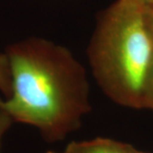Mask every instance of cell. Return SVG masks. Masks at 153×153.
Instances as JSON below:
<instances>
[{
    "label": "cell",
    "instance_id": "obj_1",
    "mask_svg": "<svg viewBox=\"0 0 153 153\" xmlns=\"http://www.w3.org/2000/svg\"><path fill=\"white\" fill-rule=\"evenodd\" d=\"M11 72L10 95L0 110L13 122L33 126L49 142L77 129L90 111L84 67L69 49L42 38H30L5 52Z\"/></svg>",
    "mask_w": 153,
    "mask_h": 153
},
{
    "label": "cell",
    "instance_id": "obj_10",
    "mask_svg": "<svg viewBox=\"0 0 153 153\" xmlns=\"http://www.w3.org/2000/svg\"><path fill=\"white\" fill-rule=\"evenodd\" d=\"M46 153H58V152H51V151H49V152H47Z\"/></svg>",
    "mask_w": 153,
    "mask_h": 153
},
{
    "label": "cell",
    "instance_id": "obj_2",
    "mask_svg": "<svg viewBox=\"0 0 153 153\" xmlns=\"http://www.w3.org/2000/svg\"><path fill=\"white\" fill-rule=\"evenodd\" d=\"M94 76L107 97L122 106L144 108V88L153 38L144 9L117 0L99 20L88 47Z\"/></svg>",
    "mask_w": 153,
    "mask_h": 153
},
{
    "label": "cell",
    "instance_id": "obj_8",
    "mask_svg": "<svg viewBox=\"0 0 153 153\" xmlns=\"http://www.w3.org/2000/svg\"><path fill=\"white\" fill-rule=\"evenodd\" d=\"M130 1L142 7L143 9L153 7V0H130Z\"/></svg>",
    "mask_w": 153,
    "mask_h": 153
},
{
    "label": "cell",
    "instance_id": "obj_3",
    "mask_svg": "<svg viewBox=\"0 0 153 153\" xmlns=\"http://www.w3.org/2000/svg\"><path fill=\"white\" fill-rule=\"evenodd\" d=\"M133 146L108 138L73 141L66 146L63 153H132Z\"/></svg>",
    "mask_w": 153,
    "mask_h": 153
},
{
    "label": "cell",
    "instance_id": "obj_7",
    "mask_svg": "<svg viewBox=\"0 0 153 153\" xmlns=\"http://www.w3.org/2000/svg\"><path fill=\"white\" fill-rule=\"evenodd\" d=\"M144 15L148 30L153 38V7L144 9Z\"/></svg>",
    "mask_w": 153,
    "mask_h": 153
},
{
    "label": "cell",
    "instance_id": "obj_9",
    "mask_svg": "<svg viewBox=\"0 0 153 153\" xmlns=\"http://www.w3.org/2000/svg\"><path fill=\"white\" fill-rule=\"evenodd\" d=\"M132 153H147V152H145L139 151V150H137V149H135V148L134 147L133 148V150H132Z\"/></svg>",
    "mask_w": 153,
    "mask_h": 153
},
{
    "label": "cell",
    "instance_id": "obj_6",
    "mask_svg": "<svg viewBox=\"0 0 153 153\" xmlns=\"http://www.w3.org/2000/svg\"><path fill=\"white\" fill-rule=\"evenodd\" d=\"M13 121L10 117L6 114L5 112L0 110V145H1L3 136L4 135L6 131L9 129Z\"/></svg>",
    "mask_w": 153,
    "mask_h": 153
},
{
    "label": "cell",
    "instance_id": "obj_5",
    "mask_svg": "<svg viewBox=\"0 0 153 153\" xmlns=\"http://www.w3.org/2000/svg\"><path fill=\"white\" fill-rule=\"evenodd\" d=\"M144 108H148L153 111V56L145 82Z\"/></svg>",
    "mask_w": 153,
    "mask_h": 153
},
{
    "label": "cell",
    "instance_id": "obj_4",
    "mask_svg": "<svg viewBox=\"0 0 153 153\" xmlns=\"http://www.w3.org/2000/svg\"><path fill=\"white\" fill-rule=\"evenodd\" d=\"M11 72L6 54H0V91L8 98L11 94Z\"/></svg>",
    "mask_w": 153,
    "mask_h": 153
}]
</instances>
